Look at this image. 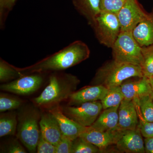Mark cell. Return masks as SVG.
Segmentation results:
<instances>
[{
	"mask_svg": "<svg viewBox=\"0 0 153 153\" xmlns=\"http://www.w3.org/2000/svg\"><path fill=\"white\" fill-rule=\"evenodd\" d=\"M90 54L87 44L78 40L32 66L18 69L24 75L38 72L61 71L86 60Z\"/></svg>",
	"mask_w": 153,
	"mask_h": 153,
	"instance_id": "cell-1",
	"label": "cell"
},
{
	"mask_svg": "<svg viewBox=\"0 0 153 153\" xmlns=\"http://www.w3.org/2000/svg\"><path fill=\"white\" fill-rule=\"evenodd\" d=\"M79 82L78 78L71 74L52 72L49 75V84L34 102L39 106L57 104L69 98Z\"/></svg>",
	"mask_w": 153,
	"mask_h": 153,
	"instance_id": "cell-2",
	"label": "cell"
},
{
	"mask_svg": "<svg viewBox=\"0 0 153 153\" xmlns=\"http://www.w3.org/2000/svg\"><path fill=\"white\" fill-rule=\"evenodd\" d=\"M143 76L140 66L113 59L99 68L91 84L103 85L108 89L120 86L125 80L130 77L141 78Z\"/></svg>",
	"mask_w": 153,
	"mask_h": 153,
	"instance_id": "cell-3",
	"label": "cell"
},
{
	"mask_svg": "<svg viewBox=\"0 0 153 153\" xmlns=\"http://www.w3.org/2000/svg\"><path fill=\"white\" fill-rule=\"evenodd\" d=\"M39 114L33 108L25 109L19 117L17 137L28 150L36 152L41 135L38 120Z\"/></svg>",
	"mask_w": 153,
	"mask_h": 153,
	"instance_id": "cell-4",
	"label": "cell"
},
{
	"mask_svg": "<svg viewBox=\"0 0 153 153\" xmlns=\"http://www.w3.org/2000/svg\"><path fill=\"white\" fill-rule=\"evenodd\" d=\"M133 31H121L111 48L114 60L141 66L142 47L135 39Z\"/></svg>",
	"mask_w": 153,
	"mask_h": 153,
	"instance_id": "cell-5",
	"label": "cell"
},
{
	"mask_svg": "<svg viewBox=\"0 0 153 153\" xmlns=\"http://www.w3.org/2000/svg\"><path fill=\"white\" fill-rule=\"evenodd\" d=\"M99 42L111 48L121 32L117 14L100 11L90 25Z\"/></svg>",
	"mask_w": 153,
	"mask_h": 153,
	"instance_id": "cell-6",
	"label": "cell"
},
{
	"mask_svg": "<svg viewBox=\"0 0 153 153\" xmlns=\"http://www.w3.org/2000/svg\"><path fill=\"white\" fill-rule=\"evenodd\" d=\"M102 108L101 101L85 102L79 106L63 107V114L80 125L88 127L92 125L101 113Z\"/></svg>",
	"mask_w": 153,
	"mask_h": 153,
	"instance_id": "cell-7",
	"label": "cell"
},
{
	"mask_svg": "<svg viewBox=\"0 0 153 153\" xmlns=\"http://www.w3.org/2000/svg\"><path fill=\"white\" fill-rule=\"evenodd\" d=\"M147 14L137 0H125L117 14L121 31H133Z\"/></svg>",
	"mask_w": 153,
	"mask_h": 153,
	"instance_id": "cell-8",
	"label": "cell"
},
{
	"mask_svg": "<svg viewBox=\"0 0 153 153\" xmlns=\"http://www.w3.org/2000/svg\"><path fill=\"white\" fill-rule=\"evenodd\" d=\"M46 72H38L26 74L1 85V90L19 94L28 95L38 90L44 80Z\"/></svg>",
	"mask_w": 153,
	"mask_h": 153,
	"instance_id": "cell-9",
	"label": "cell"
},
{
	"mask_svg": "<svg viewBox=\"0 0 153 153\" xmlns=\"http://www.w3.org/2000/svg\"><path fill=\"white\" fill-rule=\"evenodd\" d=\"M139 126L134 129L119 131L117 147L121 152L128 153H144V141Z\"/></svg>",
	"mask_w": 153,
	"mask_h": 153,
	"instance_id": "cell-10",
	"label": "cell"
},
{
	"mask_svg": "<svg viewBox=\"0 0 153 153\" xmlns=\"http://www.w3.org/2000/svg\"><path fill=\"white\" fill-rule=\"evenodd\" d=\"M118 131L136 128L139 125V118L133 100L124 99L118 108Z\"/></svg>",
	"mask_w": 153,
	"mask_h": 153,
	"instance_id": "cell-11",
	"label": "cell"
},
{
	"mask_svg": "<svg viewBox=\"0 0 153 153\" xmlns=\"http://www.w3.org/2000/svg\"><path fill=\"white\" fill-rule=\"evenodd\" d=\"M57 119L63 136L73 141L87 130L88 127L80 125L66 116L61 109L55 107L49 110Z\"/></svg>",
	"mask_w": 153,
	"mask_h": 153,
	"instance_id": "cell-12",
	"label": "cell"
},
{
	"mask_svg": "<svg viewBox=\"0 0 153 153\" xmlns=\"http://www.w3.org/2000/svg\"><path fill=\"white\" fill-rule=\"evenodd\" d=\"M108 91V88L102 85H92L90 87L74 92L69 97L70 105H80L85 103L101 101Z\"/></svg>",
	"mask_w": 153,
	"mask_h": 153,
	"instance_id": "cell-13",
	"label": "cell"
},
{
	"mask_svg": "<svg viewBox=\"0 0 153 153\" xmlns=\"http://www.w3.org/2000/svg\"><path fill=\"white\" fill-rule=\"evenodd\" d=\"M39 126L41 134L44 138L56 146L63 135L59 123L54 116L49 111L42 114Z\"/></svg>",
	"mask_w": 153,
	"mask_h": 153,
	"instance_id": "cell-14",
	"label": "cell"
},
{
	"mask_svg": "<svg viewBox=\"0 0 153 153\" xmlns=\"http://www.w3.org/2000/svg\"><path fill=\"white\" fill-rule=\"evenodd\" d=\"M118 131H99L88 127L87 130L81 134L79 137L95 145L102 152L111 145H115Z\"/></svg>",
	"mask_w": 153,
	"mask_h": 153,
	"instance_id": "cell-15",
	"label": "cell"
},
{
	"mask_svg": "<svg viewBox=\"0 0 153 153\" xmlns=\"http://www.w3.org/2000/svg\"><path fill=\"white\" fill-rule=\"evenodd\" d=\"M120 105L104 109L90 127L102 131L117 130L119 121L118 108Z\"/></svg>",
	"mask_w": 153,
	"mask_h": 153,
	"instance_id": "cell-16",
	"label": "cell"
},
{
	"mask_svg": "<svg viewBox=\"0 0 153 153\" xmlns=\"http://www.w3.org/2000/svg\"><path fill=\"white\" fill-rule=\"evenodd\" d=\"M120 87L126 100H133L144 96L151 95L153 92L147 78L145 76L137 81L123 83Z\"/></svg>",
	"mask_w": 153,
	"mask_h": 153,
	"instance_id": "cell-17",
	"label": "cell"
},
{
	"mask_svg": "<svg viewBox=\"0 0 153 153\" xmlns=\"http://www.w3.org/2000/svg\"><path fill=\"white\" fill-rule=\"evenodd\" d=\"M132 33L141 47L153 44V9L137 25Z\"/></svg>",
	"mask_w": 153,
	"mask_h": 153,
	"instance_id": "cell-18",
	"label": "cell"
},
{
	"mask_svg": "<svg viewBox=\"0 0 153 153\" xmlns=\"http://www.w3.org/2000/svg\"><path fill=\"white\" fill-rule=\"evenodd\" d=\"M76 10L91 25L100 13V0H72Z\"/></svg>",
	"mask_w": 153,
	"mask_h": 153,
	"instance_id": "cell-19",
	"label": "cell"
},
{
	"mask_svg": "<svg viewBox=\"0 0 153 153\" xmlns=\"http://www.w3.org/2000/svg\"><path fill=\"white\" fill-rule=\"evenodd\" d=\"M18 123L15 113H9L1 115L0 118V137L14 135Z\"/></svg>",
	"mask_w": 153,
	"mask_h": 153,
	"instance_id": "cell-20",
	"label": "cell"
},
{
	"mask_svg": "<svg viewBox=\"0 0 153 153\" xmlns=\"http://www.w3.org/2000/svg\"><path fill=\"white\" fill-rule=\"evenodd\" d=\"M124 99L120 86H118L108 88L106 95L100 101L102 108L105 109L120 105Z\"/></svg>",
	"mask_w": 153,
	"mask_h": 153,
	"instance_id": "cell-21",
	"label": "cell"
},
{
	"mask_svg": "<svg viewBox=\"0 0 153 153\" xmlns=\"http://www.w3.org/2000/svg\"><path fill=\"white\" fill-rule=\"evenodd\" d=\"M133 100L145 120L153 122V100L151 95L144 96Z\"/></svg>",
	"mask_w": 153,
	"mask_h": 153,
	"instance_id": "cell-22",
	"label": "cell"
},
{
	"mask_svg": "<svg viewBox=\"0 0 153 153\" xmlns=\"http://www.w3.org/2000/svg\"><path fill=\"white\" fill-rule=\"evenodd\" d=\"M142 62L141 68L143 76L149 78L153 76V44L142 47Z\"/></svg>",
	"mask_w": 153,
	"mask_h": 153,
	"instance_id": "cell-23",
	"label": "cell"
},
{
	"mask_svg": "<svg viewBox=\"0 0 153 153\" xmlns=\"http://www.w3.org/2000/svg\"><path fill=\"white\" fill-rule=\"evenodd\" d=\"M18 68L12 66L5 60H0V81L5 82L9 80L18 79L24 76Z\"/></svg>",
	"mask_w": 153,
	"mask_h": 153,
	"instance_id": "cell-24",
	"label": "cell"
},
{
	"mask_svg": "<svg viewBox=\"0 0 153 153\" xmlns=\"http://www.w3.org/2000/svg\"><path fill=\"white\" fill-rule=\"evenodd\" d=\"M102 152L95 145L80 137L73 141L71 153H98Z\"/></svg>",
	"mask_w": 153,
	"mask_h": 153,
	"instance_id": "cell-25",
	"label": "cell"
},
{
	"mask_svg": "<svg viewBox=\"0 0 153 153\" xmlns=\"http://www.w3.org/2000/svg\"><path fill=\"white\" fill-rule=\"evenodd\" d=\"M18 0H0V29L5 28L6 23L10 13Z\"/></svg>",
	"mask_w": 153,
	"mask_h": 153,
	"instance_id": "cell-26",
	"label": "cell"
},
{
	"mask_svg": "<svg viewBox=\"0 0 153 153\" xmlns=\"http://www.w3.org/2000/svg\"><path fill=\"white\" fill-rule=\"evenodd\" d=\"M21 104L19 99L1 94L0 96V111L4 112L18 108Z\"/></svg>",
	"mask_w": 153,
	"mask_h": 153,
	"instance_id": "cell-27",
	"label": "cell"
},
{
	"mask_svg": "<svg viewBox=\"0 0 153 153\" xmlns=\"http://www.w3.org/2000/svg\"><path fill=\"white\" fill-rule=\"evenodd\" d=\"M135 105L139 118L138 126L141 133L145 138L152 137H153V122L147 121L145 120L141 114L138 107L136 104Z\"/></svg>",
	"mask_w": 153,
	"mask_h": 153,
	"instance_id": "cell-28",
	"label": "cell"
},
{
	"mask_svg": "<svg viewBox=\"0 0 153 153\" xmlns=\"http://www.w3.org/2000/svg\"><path fill=\"white\" fill-rule=\"evenodd\" d=\"M125 0H100L101 11L117 14Z\"/></svg>",
	"mask_w": 153,
	"mask_h": 153,
	"instance_id": "cell-29",
	"label": "cell"
},
{
	"mask_svg": "<svg viewBox=\"0 0 153 153\" xmlns=\"http://www.w3.org/2000/svg\"><path fill=\"white\" fill-rule=\"evenodd\" d=\"M37 149L38 153H56V146L45 140L41 133Z\"/></svg>",
	"mask_w": 153,
	"mask_h": 153,
	"instance_id": "cell-30",
	"label": "cell"
},
{
	"mask_svg": "<svg viewBox=\"0 0 153 153\" xmlns=\"http://www.w3.org/2000/svg\"><path fill=\"white\" fill-rule=\"evenodd\" d=\"M73 141L63 136L56 146V153H71Z\"/></svg>",
	"mask_w": 153,
	"mask_h": 153,
	"instance_id": "cell-31",
	"label": "cell"
},
{
	"mask_svg": "<svg viewBox=\"0 0 153 153\" xmlns=\"http://www.w3.org/2000/svg\"><path fill=\"white\" fill-rule=\"evenodd\" d=\"M8 152L10 153H25V149L19 143L14 142L10 146Z\"/></svg>",
	"mask_w": 153,
	"mask_h": 153,
	"instance_id": "cell-32",
	"label": "cell"
},
{
	"mask_svg": "<svg viewBox=\"0 0 153 153\" xmlns=\"http://www.w3.org/2000/svg\"><path fill=\"white\" fill-rule=\"evenodd\" d=\"M144 141L145 152L148 153H153V137L146 138Z\"/></svg>",
	"mask_w": 153,
	"mask_h": 153,
	"instance_id": "cell-33",
	"label": "cell"
},
{
	"mask_svg": "<svg viewBox=\"0 0 153 153\" xmlns=\"http://www.w3.org/2000/svg\"><path fill=\"white\" fill-rule=\"evenodd\" d=\"M147 78L148 81H149V83L151 85V87L152 88V90L153 92V76Z\"/></svg>",
	"mask_w": 153,
	"mask_h": 153,
	"instance_id": "cell-34",
	"label": "cell"
},
{
	"mask_svg": "<svg viewBox=\"0 0 153 153\" xmlns=\"http://www.w3.org/2000/svg\"><path fill=\"white\" fill-rule=\"evenodd\" d=\"M151 97H152V99H153V92H152V93L151 94Z\"/></svg>",
	"mask_w": 153,
	"mask_h": 153,
	"instance_id": "cell-35",
	"label": "cell"
}]
</instances>
